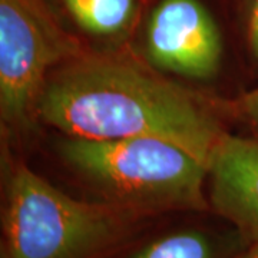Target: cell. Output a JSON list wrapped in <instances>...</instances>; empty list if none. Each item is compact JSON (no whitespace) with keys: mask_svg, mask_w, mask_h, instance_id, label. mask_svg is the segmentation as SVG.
<instances>
[{"mask_svg":"<svg viewBox=\"0 0 258 258\" xmlns=\"http://www.w3.org/2000/svg\"><path fill=\"white\" fill-rule=\"evenodd\" d=\"M208 203L247 242L258 241V138L224 131L208 164Z\"/></svg>","mask_w":258,"mask_h":258,"instance_id":"obj_6","label":"cell"},{"mask_svg":"<svg viewBox=\"0 0 258 258\" xmlns=\"http://www.w3.org/2000/svg\"><path fill=\"white\" fill-rule=\"evenodd\" d=\"M235 109L241 118L258 131V88L244 93L235 103Z\"/></svg>","mask_w":258,"mask_h":258,"instance_id":"obj_10","label":"cell"},{"mask_svg":"<svg viewBox=\"0 0 258 258\" xmlns=\"http://www.w3.org/2000/svg\"><path fill=\"white\" fill-rule=\"evenodd\" d=\"M249 53L258 62V0H234Z\"/></svg>","mask_w":258,"mask_h":258,"instance_id":"obj_9","label":"cell"},{"mask_svg":"<svg viewBox=\"0 0 258 258\" xmlns=\"http://www.w3.org/2000/svg\"><path fill=\"white\" fill-rule=\"evenodd\" d=\"M152 69L82 53L50 74L37 118L71 138L166 139L210 164L224 129L197 95Z\"/></svg>","mask_w":258,"mask_h":258,"instance_id":"obj_1","label":"cell"},{"mask_svg":"<svg viewBox=\"0 0 258 258\" xmlns=\"http://www.w3.org/2000/svg\"><path fill=\"white\" fill-rule=\"evenodd\" d=\"M141 218L103 200H76L15 164L3 195L0 258H102L128 240Z\"/></svg>","mask_w":258,"mask_h":258,"instance_id":"obj_3","label":"cell"},{"mask_svg":"<svg viewBox=\"0 0 258 258\" xmlns=\"http://www.w3.org/2000/svg\"><path fill=\"white\" fill-rule=\"evenodd\" d=\"M59 154L103 201L141 217L210 207L208 164L166 139L66 137Z\"/></svg>","mask_w":258,"mask_h":258,"instance_id":"obj_2","label":"cell"},{"mask_svg":"<svg viewBox=\"0 0 258 258\" xmlns=\"http://www.w3.org/2000/svg\"><path fill=\"white\" fill-rule=\"evenodd\" d=\"M128 258H224L217 240L203 230H181L161 235Z\"/></svg>","mask_w":258,"mask_h":258,"instance_id":"obj_8","label":"cell"},{"mask_svg":"<svg viewBox=\"0 0 258 258\" xmlns=\"http://www.w3.org/2000/svg\"><path fill=\"white\" fill-rule=\"evenodd\" d=\"M144 46L154 69L207 81L221 68L224 36L205 0H155L145 18Z\"/></svg>","mask_w":258,"mask_h":258,"instance_id":"obj_5","label":"cell"},{"mask_svg":"<svg viewBox=\"0 0 258 258\" xmlns=\"http://www.w3.org/2000/svg\"><path fill=\"white\" fill-rule=\"evenodd\" d=\"M235 258H258V241L257 242H248L247 248L240 254H237Z\"/></svg>","mask_w":258,"mask_h":258,"instance_id":"obj_11","label":"cell"},{"mask_svg":"<svg viewBox=\"0 0 258 258\" xmlns=\"http://www.w3.org/2000/svg\"><path fill=\"white\" fill-rule=\"evenodd\" d=\"M47 0H0V116L26 131L50 74L82 55Z\"/></svg>","mask_w":258,"mask_h":258,"instance_id":"obj_4","label":"cell"},{"mask_svg":"<svg viewBox=\"0 0 258 258\" xmlns=\"http://www.w3.org/2000/svg\"><path fill=\"white\" fill-rule=\"evenodd\" d=\"M64 16L85 35L112 39L125 35L141 10V0H56Z\"/></svg>","mask_w":258,"mask_h":258,"instance_id":"obj_7","label":"cell"}]
</instances>
